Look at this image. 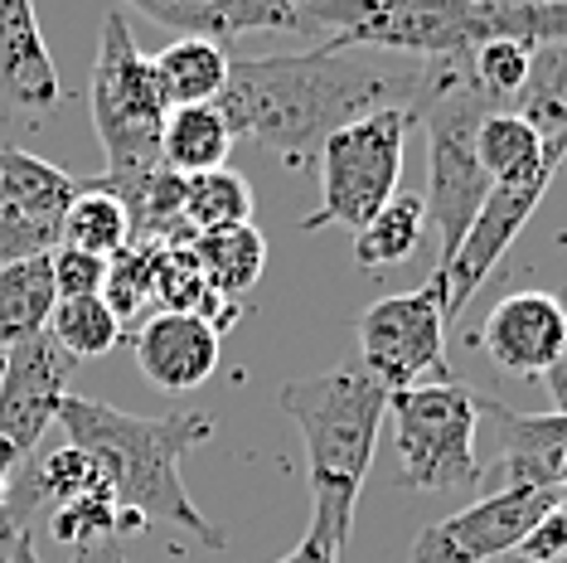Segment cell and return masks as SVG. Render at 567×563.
I'll list each match as a JSON object with an SVG mask.
<instances>
[{"label":"cell","instance_id":"11","mask_svg":"<svg viewBox=\"0 0 567 563\" xmlns=\"http://www.w3.org/2000/svg\"><path fill=\"white\" fill-rule=\"evenodd\" d=\"M567 161V141L553 156L538 165L528 181H509V185H489L485 204L475 209V219L466 228V238H461L456 258L446 263V277H451V297H446V321H456L461 311H466V301L475 291L489 282L499 263H505V253L514 248V238L524 234V224L538 214V204H544L553 175H558V165Z\"/></svg>","mask_w":567,"mask_h":563},{"label":"cell","instance_id":"3","mask_svg":"<svg viewBox=\"0 0 567 563\" xmlns=\"http://www.w3.org/2000/svg\"><path fill=\"white\" fill-rule=\"evenodd\" d=\"M281 413L301 428L306 471H311L316 524H326L334 544H350L359 491L379 452V428L389 418V389L364 365H334L326 375L291 379L277 393Z\"/></svg>","mask_w":567,"mask_h":563},{"label":"cell","instance_id":"5","mask_svg":"<svg viewBox=\"0 0 567 563\" xmlns=\"http://www.w3.org/2000/svg\"><path fill=\"white\" fill-rule=\"evenodd\" d=\"M398 485L403 491H471L481 485V393L461 379H427L389 393Z\"/></svg>","mask_w":567,"mask_h":563},{"label":"cell","instance_id":"38","mask_svg":"<svg viewBox=\"0 0 567 563\" xmlns=\"http://www.w3.org/2000/svg\"><path fill=\"white\" fill-rule=\"evenodd\" d=\"M558 485H563V491H567V452H563V471H558Z\"/></svg>","mask_w":567,"mask_h":563},{"label":"cell","instance_id":"30","mask_svg":"<svg viewBox=\"0 0 567 563\" xmlns=\"http://www.w3.org/2000/svg\"><path fill=\"white\" fill-rule=\"evenodd\" d=\"M528 59H534V49L519 40H485L471 49V73L499 108H514V98L524 93L528 79Z\"/></svg>","mask_w":567,"mask_h":563},{"label":"cell","instance_id":"7","mask_svg":"<svg viewBox=\"0 0 567 563\" xmlns=\"http://www.w3.org/2000/svg\"><path fill=\"white\" fill-rule=\"evenodd\" d=\"M408 108H379L369 117L344 122L340 132L320 146V209L301 219V234H316L326 224H340L359 234L373 214L398 195L403 181V151H408Z\"/></svg>","mask_w":567,"mask_h":563},{"label":"cell","instance_id":"21","mask_svg":"<svg viewBox=\"0 0 567 563\" xmlns=\"http://www.w3.org/2000/svg\"><path fill=\"white\" fill-rule=\"evenodd\" d=\"M228 49L209 40H171L151 59L161 83L165 108H195V102H218L228 83Z\"/></svg>","mask_w":567,"mask_h":563},{"label":"cell","instance_id":"27","mask_svg":"<svg viewBox=\"0 0 567 563\" xmlns=\"http://www.w3.org/2000/svg\"><path fill=\"white\" fill-rule=\"evenodd\" d=\"M514 112L528 117L538 132H567V44H538L528 59L524 93Z\"/></svg>","mask_w":567,"mask_h":563},{"label":"cell","instance_id":"18","mask_svg":"<svg viewBox=\"0 0 567 563\" xmlns=\"http://www.w3.org/2000/svg\"><path fill=\"white\" fill-rule=\"evenodd\" d=\"M563 141H567V132H538V126L519 117L514 108H499V112H489L481 122V132H475V156H481L489 185H509V181H528Z\"/></svg>","mask_w":567,"mask_h":563},{"label":"cell","instance_id":"40","mask_svg":"<svg viewBox=\"0 0 567 563\" xmlns=\"http://www.w3.org/2000/svg\"><path fill=\"white\" fill-rule=\"evenodd\" d=\"M0 365H6V355H0Z\"/></svg>","mask_w":567,"mask_h":563},{"label":"cell","instance_id":"1","mask_svg":"<svg viewBox=\"0 0 567 563\" xmlns=\"http://www.w3.org/2000/svg\"><path fill=\"white\" fill-rule=\"evenodd\" d=\"M417 63L379 69V63L334 54V49H301V54H257L228 63V83L218 93L234 141L272 151L281 165L306 171L320 146L344 122L369 117L379 108H408Z\"/></svg>","mask_w":567,"mask_h":563},{"label":"cell","instance_id":"33","mask_svg":"<svg viewBox=\"0 0 567 563\" xmlns=\"http://www.w3.org/2000/svg\"><path fill=\"white\" fill-rule=\"evenodd\" d=\"M59 243V234H49V228H34L16 219V214L0 209V267L20 263V258H34V253H49Z\"/></svg>","mask_w":567,"mask_h":563},{"label":"cell","instance_id":"39","mask_svg":"<svg viewBox=\"0 0 567 563\" xmlns=\"http://www.w3.org/2000/svg\"><path fill=\"white\" fill-rule=\"evenodd\" d=\"M495 563H528V559H514V554H505V559H495ZM558 563H567V559H558Z\"/></svg>","mask_w":567,"mask_h":563},{"label":"cell","instance_id":"13","mask_svg":"<svg viewBox=\"0 0 567 563\" xmlns=\"http://www.w3.org/2000/svg\"><path fill=\"white\" fill-rule=\"evenodd\" d=\"M481 350L514 379H544L548 365L563 355L567 345V301L563 291H538L519 287L505 291L489 306L481 326Z\"/></svg>","mask_w":567,"mask_h":563},{"label":"cell","instance_id":"20","mask_svg":"<svg viewBox=\"0 0 567 563\" xmlns=\"http://www.w3.org/2000/svg\"><path fill=\"white\" fill-rule=\"evenodd\" d=\"M54 306H59V287H54L49 253H34V258L0 267V355L44 336Z\"/></svg>","mask_w":567,"mask_h":563},{"label":"cell","instance_id":"24","mask_svg":"<svg viewBox=\"0 0 567 563\" xmlns=\"http://www.w3.org/2000/svg\"><path fill=\"white\" fill-rule=\"evenodd\" d=\"M422 238H427V199L422 195H393L354 234V263L359 267H398V263L417 258Z\"/></svg>","mask_w":567,"mask_h":563},{"label":"cell","instance_id":"37","mask_svg":"<svg viewBox=\"0 0 567 563\" xmlns=\"http://www.w3.org/2000/svg\"><path fill=\"white\" fill-rule=\"evenodd\" d=\"M69 563H126V554H122V540H97V544L73 549Z\"/></svg>","mask_w":567,"mask_h":563},{"label":"cell","instance_id":"14","mask_svg":"<svg viewBox=\"0 0 567 563\" xmlns=\"http://www.w3.org/2000/svg\"><path fill=\"white\" fill-rule=\"evenodd\" d=\"M141 375L156 383L161 393H195L199 383L214 379L218 345L224 336L189 311H151L136 330H126Z\"/></svg>","mask_w":567,"mask_h":563},{"label":"cell","instance_id":"8","mask_svg":"<svg viewBox=\"0 0 567 563\" xmlns=\"http://www.w3.org/2000/svg\"><path fill=\"white\" fill-rule=\"evenodd\" d=\"M446 267H432L412 291H393L359 311V365L389 393L427 379H451L446 369Z\"/></svg>","mask_w":567,"mask_h":563},{"label":"cell","instance_id":"36","mask_svg":"<svg viewBox=\"0 0 567 563\" xmlns=\"http://www.w3.org/2000/svg\"><path fill=\"white\" fill-rule=\"evenodd\" d=\"M563 301H567V291H563ZM544 389H548V399H553V413H567V345H563L558 360L548 365Z\"/></svg>","mask_w":567,"mask_h":563},{"label":"cell","instance_id":"16","mask_svg":"<svg viewBox=\"0 0 567 563\" xmlns=\"http://www.w3.org/2000/svg\"><path fill=\"white\" fill-rule=\"evenodd\" d=\"M63 83L44 49L34 0H0V102L16 112L59 108Z\"/></svg>","mask_w":567,"mask_h":563},{"label":"cell","instance_id":"26","mask_svg":"<svg viewBox=\"0 0 567 563\" xmlns=\"http://www.w3.org/2000/svg\"><path fill=\"white\" fill-rule=\"evenodd\" d=\"M49 336L73 360H102V355H112L126 340V326L112 316V306L102 297H69L49 316Z\"/></svg>","mask_w":567,"mask_h":563},{"label":"cell","instance_id":"10","mask_svg":"<svg viewBox=\"0 0 567 563\" xmlns=\"http://www.w3.org/2000/svg\"><path fill=\"white\" fill-rule=\"evenodd\" d=\"M73 369H79V360L59 350L49 330L6 350V365H0V467L6 471H20L24 457L59 422Z\"/></svg>","mask_w":567,"mask_h":563},{"label":"cell","instance_id":"23","mask_svg":"<svg viewBox=\"0 0 567 563\" xmlns=\"http://www.w3.org/2000/svg\"><path fill=\"white\" fill-rule=\"evenodd\" d=\"M59 243L63 248H83L93 258H117L132 243V214L102 181H87L79 199L63 209L59 219Z\"/></svg>","mask_w":567,"mask_h":563},{"label":"cell","instance_id":"32","mask_svg":"<svg viewBox=\"0 0 567 563\" xmlns=\"http://www.w3.org/2000/svg\"><path fill=\"white\" fill-rule=\"evenodd\" d=\"M514 559H528V563H558V559H567V501L553 505L548 515L524 534V544L514 549Z\"/></svg>","mask_w":567,"mask_h":563},{"label":"cell","instance_id":"12","mask_svg":"<svg viewBox=\"0 0 567 563\" xmlns=\"http://www.w3.org/2000/svg\"><path fill=\"white\" fill-rule=\"evenodd\" d=\"M146 20L165 24L175 40L234 44L238 34H306L320 44L311 0H122Z\"/></svg>","mask_w":567,"mask_h":563},{"label":"cell","instance_id":"4","mask_svg":"<svg viewBox=\"0 0 567 563\" xmlns=\"http://www.w3.org/2000/svg\"><path fill=\"white\" fill-rule=\"evenodd\" d=\"M93 132L102 141L107 171L97 175L117 199H126L141 181H151L161 165V126H165V98L156 83L151 59L136 49L132 24L122 10H107L97 34V63H93Z\"/></svg>","mask_w":567,"mask_h":563},{"label":"cell","instance_id":"17","mask_svg":"<svg viewBox=\"0 0 567 563\" xmlns=\"http://www.w3.org/2000/svg\"><path fill=\"white\" fill-rule=\"evenodd\" d=\"M83 185H87L83 175L59 171L54 161L34 156V151L0 146V209L16 214V219H24V224L59 234L63 209L79 199Z\"/></svg>","mask_w":567,"mask_h":563},{"label":"cell","instance_id":"29","mask_svg":"<svg viewBox=\"0 0 567 563\" xmlns=\"http://www.w3.org/2000/svg\"><path fill=\"white\" fill-rule=\"evenodd\" d=\"M132 530H146V520L112 501V491H93L83 501H69L54 510V540L69 549L97 544V540H126Z\"/></svg>","mask_w":567,"mask_h":563},{"label":"cell","instance_id":"35","mask_svg":"<svg viewBox=\"0 0 567 563\" xmlns=\"http://www.w3.org/2000/svg\"><path fill=\"white\" fill-rule=\"evenodd\" d=\"M0 563H40L34 559L30 524H16V520L0 515Z\"/></svg>","mask_w":567,"mask_h":563},{"label":"cell","instance_id":"15","mask_svg":"<svg viewBox=\"0 0 567 563\" xmlns=\"http://www.w3.org/2000/svg\"><path fill=\"white\" fill-rule=\"evenodd\" d=\"M481 422H489L499 457L481 471L489 491L505 485H558L563 452H567V413H514V408L481 399ZM563 491V485H558Z\"/></svg>","mask_w":567,"mask_h":563},{"label":"cell","instance_id":"6","mask_svg":"<svg viewBox=\"0 0 567 563\" xmlns=\"http://www.w3.org/2000/svg\"><path fill=\"white\" fill-rule=\"evenodd\" d=\"M311 16L320 24V49L334 54L379 49L408 59H446L471 54L489 40L481 0H311Z\"/></svg>","mask_w":567,"mask_h":563},{"label":"cell","instance_id":"28","mask_svg":"<svg viewBox=\"0 0 567 563\" xmlns=\"http://www.w3.org/2000/svg\"><path fill=\"white\" fill-rule=\"evenodd\" d=\"M156 248L161 243H126L117 258H107V277H102V301L112 316L141 321V311H156Z\"/></svg>","mask_w":567,"mask_h":563},{"label":"cell","instance_id":"25","mask_svg":"<svg viewBox=\"0 0 567 563\" xmlns=\"http://www.w3.org/2000/svg\"><path fill=\"white\" fill-rule=\"evenodd\" d=\"M252 185L238 171H209V175H189L185 181V228L189 238L218 234V228H238L252 224Z\"/></svg>","mask_w":567,"mask_h":563},{"label":"cell","instance_id":"19","mask_svg":"<svg viewBox=\"0 0 567 563\" xmlns=\"http://www.w3.org/2000/svg\"><path fill=\"white\" fill-rule=\"evenodd\" d=\"M228 151H234V132H228L218 102H195V108H171L161 126V165L179 181L189 175L224 171Z\"/></svg>","mask_w":567,"mask_h":563},{"label":"cell","instance_id":"9","mask_svg":"<svg viewBox=\"0 0 567 563\" xmlns=\"http://www.w3.org/2000/svg\"><path fill=\"white\" fill-rule=\"evenodd\" d=\"M567 491L558 485H505L485 491L475 505L451 510L417 534L408 563H495L524 544V534L563 505Z\"/></svg>","mask_w":567,"mask_h":563},{"label":"cell","instance_id":"2","mask_svg":"<svg viewBox=\"0 0 567 563\" xmlns=\"http://www.w3.org/2000/svg\"><path fill=\"white\" fill-rule=\"evenodd\" d=\"M59 422L73 447H83L97 462L112 501L132 510L146 524H171L185 530L199 549H224L228 534L204 520V510L189 501L179 462L189 447L214 438L209 413H171V418H136L126 408H112L102 399L69 393L59 408Z\"/></svg>","mask_w":567,"mask_h":563},{"label":"cell","instance_id":"22","mask_svg":"<svg viewBox=\"0 0 567 563\" xmlns=\"http://www.w3.org/2000/svg\"><path fill=\"white\" fill-rule=\"evenodd\" d=\"M189 253H195L199 273L209 277V287L224 301H238L248 287H257V277H262V267H267V238L257 234L252 224L189 238Z\"/></svg>","mask_w":567,"mask_h":563},{"label":"cell","instance_id":"34","mask_svg":"<svg viewBox=\"0 0 567 563\" xmlns=\"http://www.w3.org/2000/svg\"><path fill=\"white\" fill-rule=\"evenodd\" d=\"M277 563H340V544L330 540V530H326V524H316V520H311V530H306V540L296 544L287 559H277Z\"/></svg>","mask_w":567,"mask_h":563},{"label":"cell","instance_id":"31","mask_svg":"<svg viewBox=\"0 0 567 563\" xmlns=\"http://www.w3.org/2000/svg\"><path fill=\"white\" fill-rule=\"evenodd\" d=\"M49 267H54L59 301H69V297H102L107 258H93V253H83V248H63V243H54V248H49Z\"/></svg>","mask_w":567,"mask_h":563}]
</instances>
